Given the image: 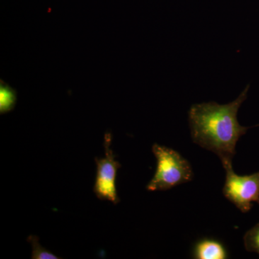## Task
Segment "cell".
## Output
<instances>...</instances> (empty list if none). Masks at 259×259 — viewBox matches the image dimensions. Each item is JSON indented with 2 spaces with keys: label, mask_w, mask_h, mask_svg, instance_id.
I'll use <instances>...</instances> for the list:
<instances>
[{
  "label": "cell",
  "mask_w": 259,
  "mask_h": 259,
  "mask_svg": "<svg viewBox=\"0 0 259 259\" xmlns=\"http://www.w3.org/2000/svg\"><path fill=\"white\" fill-rule=\"evenodd\" d=\"M250 85L236 100L226 105L214 102L195 104L189 110L191 136L194 144L217 155L223 166H233L237 143L250 127L240 125L237 115L246 100Z\"/></svg>",
  "instance_id": "cell-1"
},
{
  "label": "cell",
  "mask_w": 259,
  "mask_h": 259,
  "mask_svg": "<svg viewBox=\"0 0 259 259\" xmlns=\"http://www.w3.org/2000/svg\"><path fill=\"white\" fill-rule=\"evenodd\" d=\"M152 151L157 161L156 171L146 187L149 191H166L192 180L190 162L180 153L166 146L153 144Z\"/></svg>",
  "instance_id": "cell-2"
},
{
  "label": "cell",
  "mask_w": 259,
  "mask_h": 259,
  "mask_svg": "<svg viewBox=\"0 0 259 259\" xmlns=\"http://www.w3.org/2000/svg\"><path fill=\"white\" fill-rule=\"evenodd\" d=\"M224 168L226 177L223 195L242 212H249L253 202L259 204V171L241 176L235 173L233 166Z\"/></svg>",
  "instance_id": "cell-3"
},
{
  "label": "cell",
  "mask_w": 259,
  "mask_h": 259,
  "mask_svg": "<svg viewBox=\"0 0 259 259\" xmlns=\"http://www.w3.org/2000/svg\"><path fill=\"white\" fill-rule=\"evenodd\" d=\"M112 139L110 133H105L104 140L105 157L95 158L97 164V177L94 192L99 199L110 201L112 203L117 204L120 202V199L116 190L115 180L117 170L120 168L121 165L116 161L115 156L110 148Z\"/></svg>",
  "instance_id": "cell-4"
},
{
  "label": "cell",
  "mask_w": 259,
  "mask_h": 259,
  "mask_svg": "<svg viewBox=\"0 0 259 259\" xmlns=\"http://www.w3.org/2000/svg\"><path fill=\"white\" fill-rule=\"evenodd\" d=\"M193 257L197 259H226L228 250L221 241L214 238H202L194 245Z\"/></svg>",
  "instance_id": "cell-5"
},
{
  "label": "cell",
  "mask_w": 259,
  "mask_h": 259,
  "mask_svg": "<svg viewBox=\"0 0 259 259\" xmlns=\"http://www.w3.org/2000/svg\"><path fill=\"white\" fill-rule=\"evenodd\" d=\"M17 101V92L4 81L0 83V113L4 114L14 109Z\"/></svg>",
  "instance_id": "cell-6"
},
{
  "label": "cell",
  "mask_w": 259,
  "mask_h": 259,
  "mask_svg": "<svg viewBox=\"0 0 259 259\" xmlns=\"http://www.w3.org/2000/svg\"><path fill=\"white\" fill-rule=\"evenodd\" d=\"M243 242L247 251L255 252L259 255V223L245 233Z\"/></svg>",
  "instance_id": "cell-7"
},
{
  "label": "cell",
  "mask_w": 259,
  "mask_h": 259,
  "mask_svg": "<svg viewBox=\"0 0 259 259\" xmlns=\"http://www.w3.org/2000/svg\"><path fill=\"white\" fill-rule=\"evenodd\" d=\"M28 241L32 245V259H59V257L53 254L49 250L46 249L39 243V239L37 236H30L28 238Z\"/></svg>",
  "instance_id": "cell-8"
}]
</instances>
